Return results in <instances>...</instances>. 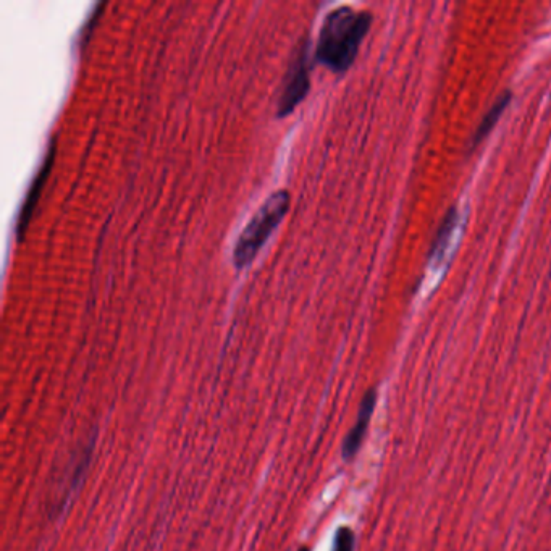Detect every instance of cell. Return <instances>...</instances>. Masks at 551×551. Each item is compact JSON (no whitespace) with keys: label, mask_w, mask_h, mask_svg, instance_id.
<instances>
[{"label":"cell","mask_w":551,"mask_h":551,"mask_svg":"<svg viewBox=\"0 0 551 551\" xmlns=\"http://www.w3.org/2000/svg\"><path fill=\"white\" fill-rule=\"evenodd\" d=\"M372 15L338 7L325 17L317 38L316 59L332 72L343 73L354 64L362 41L371 30Z\"/></svg>","instance_id":"cell-1"},{"label":"cell","mask_w":551,"mask_h":551,"mask_svg":"<svg viewBox=\"0 0 551 551\" xmlns=\"http://www.w3.org/2000/svg\"><path fill=\"white\" fill-rule=\"evenodd\" d=\"M104 9H106V4H97L94 12L89 15L88 22L85 23V28L81 30V43H86V41H88L89 36H91V33H93L94 25H96L97 20L101 18L102 10Z\"/></svg>","instance_id":"cell-8"},{"label":"cell","mask_w":551,"mask_h":551,"mask_svg":"<svg viewBox=\"0 0 551 551\" xmlns=\"http://www.w3.org/2000/svg\"><path fill=\"white\" fill-rule=\"evenodd\" d=\"M55 149L57 144L55 141H51L49 149H47L46 156H44L41 167L31 180L28 191H26L25 199H23L22 206H20V212H18L17 223H15V235L17 240L22 241L25 238L28 228H30L31 220H33L34 211L38 207L41 196H43L44 188H46L47 180L51 177L52 169H54L55 162Z\"/></svg>","instance_id":"cell-4"},{"label":"cell","mask_w":551,"mask_h":551,"mask_svg":"<svg viewBox=\"0 0 551 551\" xmlns=\"http://www.w3.org/2000/svg\"><path fill=\"white\" fill-rule=\"evenodd\" d=\"M291 207V196L287 190H278L265 199L259 211L249 220L233 249V262L236 269H244L253 264L257 254L261 253L264 244L272 233L280 227Z\"/></svg>","instance_id":"cell-2"},{"label":"cell","mask_w":551,"mask_h":551,"mask_svg":"<svg viewBox=\"0 0 551 551\" xmlns=\"http://www.w3.org/2000/svg\"><path fill=\"white\" fill-rule=\"evenodd\" d=\"M309 89H311V59H309V41L304 39L296 47L290 67L283 78V86L277 102L278 117H288L306 99Z\"/></svg>","instance_id":"cell-3"},{"label":"cell","mask_w":551,"mask_h":551,"mask_svg":"<svg viewBox=\"0 0 551 551\" xmlns=\"http://www.w3.org/2000/svg\"><path fill=\"white\" fill-rule=\"evenodd\" d=\"M509 102H511V93L506 91V93L501 94L497 101H495V104L488 109L487 114H485L484 118H482V122L479 123L476 133L472 136V149L477 148V146L482 143V139L487 138L488 133L493 130L495 123L500 120V117L503 115V112H505L506 107L509 106Z\"/></svg>","instance_id":"cell-6"},{"label":"cell","mask_w":551,"mask_h":551,"mask_svg":"<svg viewBox=\"0 0 551 551\" xmlns=\"http://www.w3.org/2000/svg\"><path fill=\"white\" fill-rule=\"evenodd\" d=\"M299 551H309V548L303 547V548H301V550H299Z\"/></svg>","instance_id":"cell-9"},{"label":"cell","mask_w":551,"mask_h":551,"mask_svg":"<svg viewBox=\"0 0 551 551\" xmlns=\"http://www.w3.org/2000/svg\"><path fill=\"white\" fill-rule=\"evenodd\" d=\"M354 543L356 537L353 530L350 527H340L333 539V551H354Z\"/></svg>","instance_id":"cell-7"},{"label":"cell","mask_w":551,"mask_h":551,"mask_svg":"<svg viewBox=\"0 0 551 551\" xmlns=\"http://www.w3.org/2000/svg\"><path fill=\"white\" fill-rule=\"evenodd\" d=\"M375 403H377V392H375L374 388H371L364 395V398H362L356 424L353 425V429L348 432L345 442H343L341 455H343L346 463L353 461L354 456L358 455L359 450H361L362 442H364L367 429H369V424H371L372 414L375 411Z\"/></svg>","instance_id":"cell-5"}]
</instances>
